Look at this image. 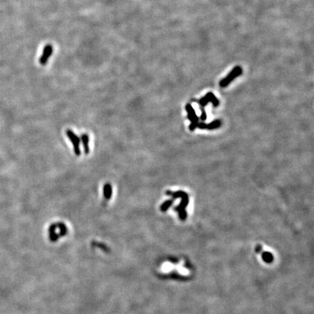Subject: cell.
<instances>
[{
    "label": "cell",
    "instance_id": "6da1fadb",
    "mask_svg": "<svg viewBox=\"0 0 314 314\" xmlns=\"http://www.w3.org/2000/svg\"><path fill=\"white\" fill-rule=\"evenodd\" d=\"M166 194L168 196H171L173 198H181L180 204L178 207L174 208V210L177 211L179 214V217L180 219L184 220L187 217V212L185 211L188 204L189 202V197L188 194L186 192L183 191H178L176 192H172L171 191H167Z\"/></svg>",
    "mask_w": 314,
    "mask_h": 314
},
{
    "label": "cell",
    "instance_id": "7a4b0ae2",
    "mask_svg": "<svg viewBox=\"0 0 314 314\" xmlns=\"http://www.w3.org/2000/svg\"><path fill=\"white\" fill-rule=\"evenodd\" d=\"M192 100H193V101H194V102H198V103L199 104L200 109H201V111H202V114H201L200 119L202 121H204L205 120L207 119V113H206V111H205V109H204L205 106H206L209 102H211L215 107H217L218 106H219V103H220L219 100H218L217 98L215 97V95H214L212 92L207 93L206 95L204 96V97H202V98H201V99H199L198 100H194V99L191 100V101Z\"/></svg>",
    "mask_w": 314,
    "mask_h": 314
},
{
    "label": "cell",
    "instance_id": "3957f363",
    "mask_svg": "<svg viewBox=\"0 0 314 314\" xmlns=\"http://www.w3.org/2000/svg\"><path fill=\"white\" fill-rule=\"evenodd\" d=\"M242 74V69L241 66H236L232 71L230 72V74L222 79L220 82V86L221 87H226L230 84V83L234 80L236 78L241 75Z\"/></svg>",
    "mask_w": 314,
    "mask_h": 314
},
{
    "label": "cell",
    "instance_id": "277c9868",
    "mask_svg": "<svg viewBox=\"0 0 314 314\" xmlns=\"http://www.w3.org/2000/svg\"><path fill=\"white\" fill-rule=\"evenodd\" d=\"M185 110L188 112V119L191 121L189 129L191 131H193L197 127L198 124V118L196 115V111L191 104H187L185 106Z\"/></svg>",
    "mask_w": 314,
    "mask_h": 314
},
{
    "label": "cell",
    "instance_id": "5b68a950",
    "mask_svg": "<svg viewBox=\"0 0 314 314\" xmlns=\"http://www.w3.org/2000/svg\"><path fill=\"white\" fill-rule=\"evenodd\" d=\"M65 133H66V135L67 137H69V140L71 142L72 145H73L74 154H75L76 156H80L81 155L80 137H78L71 130H67Z\"/></svg>",
    "mask_w": 314,
    "mask_h": 314
},
{
    "label": "cell",
    "instance_id": "8992f818",
    "mask_svg": "<svg viewBox=\"0 0 314 314\" xmlns=\"http://www.w3.org/2000/svg\"><path fill=\"white\" fill-rule=\"evenodd\" d=\"M53 53V47L51 45H47L44 48L42 54L39 59V62L41 65H45L48 62V60Z\"/></svg>",
    "mask_w": 314,
    "mask_h": 314
},
{
    "label": "cell",
    "instance_id": "52a82bcc",
    "mask_svg": "<svg viewBox=\"0 0 314 314\" xmlns=\"http://www.w3.org/2000/svg\"><path fill=\"white\" fill-rule=\"evenodd\" d=\"M221 126V121L219 119L215 120V121H212L211 123H209L208 124H205L204 122H200V123L198 124V127L201 129V130H215V129L219 128L220 126Z\"/></svg>",
    "mask_w": 314,
    "mask_h": 314
},
{
    "label": "cell",
    "instance_id": "ba28073f",
    "mask_svg": "<svg viewBox=\"0 0 314 314\" xmlns=\"http://www.w3.org/2000/svg\"><path fill=\"white\" fill-rule=\"evenodd\" d=\"M102 191H103V197L105 199L106 201L110 200L113 193L112 185H111V183H106V184H104L103 190Z\"/></svg>",
    "mask_w": 314,
    "mask_h": 314
},
{
    "label": "cell",
    "instance_id": "9c48e42d",
    "mask_svg": "<svg viewBox=\"0 0 314 314\" xmlns=\"http://www.w3.org/2000/svg\"><path fill=\"white\" fill-rule=\"evenodd\" d=\"M80 140L82 143L85 154H88L89 153V138L88 135H87L86 133H83V134H82V135H81Z\"/></svg>",
    "mask_w": 314,
    "mask_h": 314
},
{
    "label": "cell",
    "instance_id": "30bf717a",
    "mask_svg": "<svg viewBox=\"0 0 314 314\" xmlns=\"http://www.w3.org/2000/svg\"><path fill=\"white\" fill-rule=\"evenodd\" d=\"M172 204H173V199H169V200L166 201V202H164L163 204L161 205V207H160L161 211V212H166L168 209L170 207L172 206Z\"/></svg>",
    "mask_w": 314,
    "mask_h": 314
}]
</instances>
